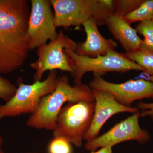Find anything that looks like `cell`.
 <instances>
[{"mask_svg":"<svg viewBox=\"0 0 153 153\" xmlns=\"http://www.w3.org/2000/svg\"><path fill=\"white\" fill-rule=\"evenodd\" d=\"M54 10L55 27H77L90 19L97 25H105L110 15L115 13L112 0H50Z\"/></svg>","mask_w":153,"mask_h":153,"instance_id":"obj_3","label":"cell"},{"mask_svg":"<svg viewBox=\"0 0 153 153\" xmlns=\"http://www.w3.org/2000/svg\"><path fill=\"white\" fill-rule=\"evenodd\" d=\"M90 153H113L112 147L107 146L101 148L98 151L91 152Z\"/></svg>","mask_w":153,"mask_h":153,"instance_id":"obj_21","label":"cell"},{"mask_svg":"<svg viewBox=\"0 0 153 153\" xmlns=\"http://www.w3.org/2000/svg\"><path fill=\"white\" fill-rule=\"evenodd\" d=\"M30 12L27 0H0V74L18 70L27 58Z\"/></svg>","mask_w":153,"mask_h":153,"instance_id":"obj_1","label":"cell"},{"mask_svg":"<svg viewBox=\"0 0 153 153\" xmlns=\"http://www.w3.org/2000/svg\"><path fill=\"white\" fill-rule=\"evenodd\" d=\"M64 52L74 64L72 76L75 84L81 83L83 75L90 71L94 76H101L112 71L124 73L131 70L143 71L137 63L114 49L108 50L105 55L94 57L79 55L70 49H65Z\"/></svg>","mask_w":153,"mask_h":153,"instance_id":"obj_6","label":"cell"},{"mask_svg":"<svg viewBox=\"0 0 153 153\" xmlns=\"http://www.w3.org/2000/svg\"><path fill=\"white\" fill-rule=\"evenodd\" d=\"M58 77L57 70H53L44 81L37 80L30 85L25 84L19 78L15 95L5 104L0 105V119L35 112L41 99L55 90Z\"/></svg>","mask_w":153,"mask_h":153,"instance_id":"obj_5","label":"cell"},{"mask_svg":"<svg viewBox=\"0 0 153 153\" xmlns=\"http://www.w3.org/2000/svg\"><path fill=\"white\" fill-rule=\"evenodd\" d=\"M76 42L60 31L55 40L50 41L38 48V58L30 65L36 70L34 75L35 81L41 80L43 74L47 70L57 69L70 72L73 75L74 64L71 59L65 54V49H70L75 52L77 47Z\"/></svg>","mask_w":153,"mask_h":153,"instance_id":"obj_7","label":"cell"},{"mask_svg":"<svg viewBox=\"0 0 153 153\" xmlns=\"http://www.w3.org/2000/svg\"><path fill=\"white\" fill-rule=\"evenodd\" d=\"M3 143H4V141H3L2 137L0 134V153H4L2 149Z\"/></svg>","mask_w":153,"mask_h":153,"instance_id":"obj_22","label":"cell"},{"mask_svg":"<svg viewBox=\"0 0 153 153\" xmlns=\"http://www.w3.org/2000/svg\"><path fill=\"white\" fill-rule=\"evenodd\" d=\"M94 107V102L89 100L68 102L58 114L54 137H62L76 147H82L92 122Z\"/></svg>","mask_w":153,"mask_h":153,"instance_id":"obj_4","label":"cell"},{"mask_svg":"<svg viewBox=\"0 0 153 153\" xmlns=\"http://www.w3.org/2000/svg\"><path fill=\"white\" fill-rule=\"evenodd\" d=\"M123 54L140 66L145 73L150 76L153 75V52L140 49L134 52Z\"/></svg>","mask_w":153,"mask_h":153,"instance_id":"obj_14","label":"cell"},{"mask_svg":"<svg viewBox=\"0 0 153 153\" xmlns=\"http://www.w3.org/2000/svg\"><path fill=\"white\" fill-rule=\"evenodd\" d=\"M149 79L150 81L152 82L153 83V75H151V76H150Z\"/></svg>","mask_w":153,"mask_h":153,"instance_id":"obj_23","label":"cell"},{"mask_svg":"<svg viewBox=\"0 0 153 153\" xmlns=\"http://www.w3.org/2000/svg\"><path fill=\"white\" fill-rule=\"evenodd\" d=\"M136 31L144 36L141 49L153 52V21H142L137 25Z\"/></svg>","mask_w":153,"mask_h":153,"instance_id":"obj_16","label":"cell"},{"mask_svg":"<svg viewBox=\"0 0 153 153\" xmlns=\"http://www.w3.org/2000/svg\"><path fill=\"white\" fill-rule=\"evenodd\" d=\"M89 87L109 92L120 104L127 107H131L132 103L138 100L153 98V82L143 79L115 83L106 81L101 76H94Z\"/></svg>","mask_w":153,"mask_h":153,"instance_id":"obj_10","label":"cell"},{"mask_svg":"<svg viewBox=\"0 0 153 153\" xmlns=\"http://www.w3.org/2000/svg\"><path fill=\"white\" fill-rule=\"evenodd\" d=\"M110 32L120 42L126 52H131L141 49L143 40L123 17L114 13L105 22Z\"/></svg>","mask_w":153,"mask_h":153,"instance_id":"obj_13","label":"cell"},{"mask_svg":"<svg viewBox=\"0 0 153 153\" xmlns=\"http://www.w3.org/2000/svg\"><path fill=\"white\" fill-rule=\"evenodd\" d=\"M143 0H117L114 1L115 13L124 18L137 8L142 3Z\"/></svg>","mask_w":153,"mask_h":153,"instance_id":"obj_17","label":"cell"},{"mask_svg":"<svg viewBox=\"0 0 153 153\" xmlns=\"http://www.w3.org/2000/svg\"><path fill=\"white\" fill-rule=\"evenodd\" d=\"M124 18L130 25L139 21H153V0L144 1L137 8L127 15Z\"/></svg>","mask_w":153,"mask_h":153,"instance_id":"obj_15","label":"cell"},{"mask_svg":"<svg viewBox=\"0 0 153 153\" xmlns=\"http://www.w3.org/2000/svg\"><path fill=\"white\" fill-rule=\"evenodd\" d=\"M140 112L138 111L121 121L100 136L86 141V150L93 152L97 149L113 147L120 143L135 140L140 144L145 143L150 139L149 133L140 126Z\"/></svg>","mask_w":153,"mask_h":153,"instance_id":"obj_8","label":"cell"},{"mask_svg":"<svg viewBox=\"0 0 153 153\" xmlns=\"http://www.w3.org/2000/svg\"><path fill=\"white\" fill-rule=\"evenodd\" d=\"M86 34L84 43L77 44L75 52L79 55L94 57L106 55L109 50L114 49L117 44L112 39L104 38L99 31L97 23L90 19L82 24Z\"/></svg>","mask_w":153,"mask_h":153,"instance_id":"obj_12","label":"cell"},{"mask_svg":"<svg viewBox=\"0 0 153 153\" xmlns=\"http://www.w3.org/2000/svg\"><path fill=\"white\" fill-rule=\"evenodd\" d=\"M71 144L60 137H54L48 146L49 153H72Z\"/></svg>","mask_w":153,"mask_h":153,"instance_id":"obj_18","label":"cell"},{"mask_svg":"<svg viewBox=\"0 0 153 153\" xmlns=\"http://www.w3.org/2000/svg\"><path fill=\"white\" fill-rule=\"evenodd\" d=\"M17 89L16 85L0 75V98L6 102L9 101L15 95Z\"/></svg>","mask_w":153,"mask_h":153,"instance_id":"obj_19","label":"cell"},{"mask_svg":"<svg viewBox=\"0 0 153 153\" xmlns=\"http://www.w3.org/2000/svg\"><path fill=\"white\" fill-rule=\"evenodd\" d=\"M31 12L28 22L30 49L47 44V41L56 39L58 33L54 22V15L50 1L31 0Z\"/></svg>","mask_w":153,"mask_h":153,"instance_id":"obj_9","label":"cell"},{"mask_svg":"<svg viewBox=\"0 0 153 153\" xmlns=\"http://www.w3.org/2000/svg\"><path fill=\"white\" fill-rule=\"evenodd\" d=\"M91 90L95 101L94 114L84 140L88 141L97 137L102 126L112 116L122 112L134 114L140 111L137 107H127L120 104L114 96L109 92L97 89Z\"/></svg>","mask_w":153,"mask_h":153,"instance_id":"obj_11","label":"cell"},{"mask_svg":"<svg viewBox=\"0 0 153 153\" xmlns=\"http://www.w3.org/2000/svg\"><path fill=\"white\" fill-rule=\"evenodd\" d=\"M80 100L94 101L89 86L82 82L71 86L68 76H59L55 90L41 99L37 110L27 121V125L33 128L53 131L63 105Z\"/></svg>","mask_w":153,"mask_h":153,"instance_id":"obj_2","label":"cell"},{"mask_svg":"<svg viewBox=\"0 0 153 153\" xmlns=\"http://www.w3.org/2000/svg\"><path fill=\"white\" fill-rule=\"evenodd\" d=\"M137 106L140 111V117H149L153 120V102L150 103L140 102Z\"/></svg>","mask_w":153,"mask_h":153,"instance_id":"obj_20","label":"cell"}]
</instances>
